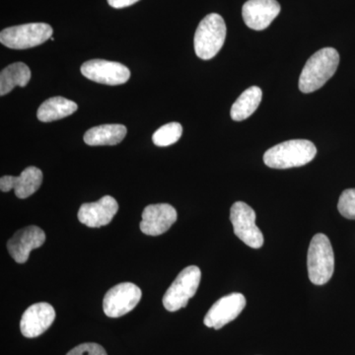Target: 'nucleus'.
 Here are the masks:
<instances>
[{
	"instance_id": "obj_1",
	"label": "nucleus",
	"mask_w": 355,
	"mask_h": 355,
	"mask_svg": "<svg viewBox=\"0 0 355 355\" xmlns=\"http://www.w3.org/2000/svg\"><path fill=\"white\" fill-rule=\"evenodd\" d=\"M340 55L333 48H324L315 53L306 62L299 78L301 92L312 93L328 83L338 69Z\"/></svg>"
},
{
	"instance_id": "obj_2",
	"label": "nucleus",
	"mask_w": 355,
	"mask_h": 355,
	"mask_svg": "<svg viewBox=\"0 0 355 355\" xmlns=\"http://www.w3.org/2000/svg\"><path fill=\"white\" fill-rule=\"evenodd\" d=\"M316 154V146L309 140H288L268 149L263 155V162L273 169H289L308 164Z\"/></svg>"
},
{
	"instance_id": "obj_3",
	"label": "nucleus",
	"mask_w": 355,
	"mask_h": 355,
	"mask_svg": "<svg viewBox=\"0 0 355 355\" xmlns=\"http://www.w3.org/2000/svg\"><path fill=\"white\" fill-rule=\"evenodd\" d=\"M308 275L315 286H324L335 270V254L330 240L324 234H316L311 240L307 256Z\"/></svg>"
},
{
	"instance_id": "obj_4",
	"label": "nucleus",
	"mask_w": 355,
	"mask_h": 355,
	"mask_svg": "<svg viewBox=\"0 0 355 355\" xmlns=\"http://www.w3.org/2000/svg\"><path fill=\"white\" fill-rule=\"evenodd\" d=\"M226 24L219 14L210 13L198 26L195 34V51L203 60L216 57L226 39Z\"/></svg>"
},
{
	"instance_id": "obj_5",
	"label": "nucleus",
	"mask_w": 355,
	"mask_h": 355,
	"mask_svg": "<svg viewBox=\"0 0 355 355\" xmlns=\"http://www.w3.org/2000/svg\"><path fill=\"white\" fill-rule=\"evenodd\" d=\"M202 279V272L196 266L184 268L178 275L163 297V305L170 312H176L188 305L189 300L197 293Z\"/></svg>"
},
{
	"instance_id": "obj_6",
	"label": "nucleus",
	"mask_w": 355,
	"mask_h": 355,
	"mask_svg": "<svg viewBox=\"0 0 355 355\" xmlns=\"http://www.w3.org/2000/svg\"><path fill=\"white\" fill-rule=\"evenodd\" d=\"M53 33V28L46 23H30L2 30L0 42L13 50H26L44 44L51 38Z\"/></svg>"
},
{
	"instance_id": "obj_7",
	"label": "nucleus",
	"mask_w": 355,
	"mask_h": 355,
	"mask_svg": "<svg viewBox=\"0 0 355 355\" xmlns=\"http://www.w3.org/2000/svg\"><path fill=\"white\" fill-rule=\"evenodd\" d=\"M230 220L235 235L247 246L260 249L263 245V235L256 225V212L243 202H235L231 207Z\"/></svg>"
},
{
	"instance_id": "obj_8",
	"label": "nucleus",
	"mask_w": 355,
	"mask_h": 355,
	"mask_svg": "<svg viewBox=\"0 0 355 355\" xmlns=\"http://www.w3.org/2000/svg\"><path fill=\"white\" fill-rule=\"evenodd\" d=\"M141 296V289L132 282L116 284L105 295L103 309L110 318L125 316L137 307Z\"/></svg>"
},
{
	"instance_id": "obj_9",
	"label": "nucleus",
	"mask_w": 355,
	"mask_h": 355,
	"mask_svg": "<svg viewBox=\"0 0 355 355\" xmlns=\"http://www.w3.org/2000/svg\"><path fill=\"white\" fill-rule=\"evenodd\" d=\"M81 73L89 80L105 85H121L130 78V70L120 62L91 60L84 62Z\"/></svg>"
},
{
	"instance_id": "obj_10",
	"label": "nucleus",
	"mask_w": 355,
	"mask_h": 355,
	"mask_svg": "<svg viewBox=\"0 0 355 355\" xmlns=\"http://www.w3.org/2000/svg\"><path fill=\"white\" fill-rule=\"evenodd\" d=\"M246 306V298L241 293H231L217 300L205 315L203 323L216 330L234 321Z\"/></svg>"
},
{
	"instance_id": "obj_11",
	"label": "nucleus",
	"mask_w": 355,
	"mask_h": 355,
	"mask_svg": "<svg viewBox=\"0 0 355 355\" xmlns=\"http://www.w3.org/2000/svg\"><path fill=\"white\" fill-rule=\"evenodd\" d=\"M177 210L168 203L148 205L142 212L140 230L148 236L164 234L177 221Z\"/></svg>"
},
{
	"instance_id": "obj_12",
	"label": "nucleus",
	"mask_w": 355,
	"mask_h": 355,
	"mask_svg": "<svg viewBox=\"0 0 355 355\" xmlns=\"http://www.w3.org/2000/svg\"><path fill=\"white\" fill-rule=\"evenodd\" d=\"M280 10L277 0H249L243 6L242 16L250 29L263 31L272 24Z\"/></svg>"
},
{
	"instance_id": "obj_13",
	"label": "nucleus",
	"mask_w": 355,
	"mask_h": 355,
	"mask_svg": "<svg viewBox=\"0 0 355 355\" xmlns=\"http://www.w3.org/2000/svg\"><path fill=\"white\" fill-rule=\"evenodd\" d=\"M46 241V234L43 229L38 226H28L20 229L7 242V250L14 261L24 263L29 259L33 250L43 246Z\"/></svg>"
},
{
	"instance_id": "obj_14",
	"label": "nucleus",
	"mask_w": 355,
	"mask_h": 355,
	"mask_svg": "<svg viewBox=\"0 0 355 355\" xmlns=\"http://www.w3.org/2000/svg\"><path fill=\"white\" fill-rule=\"evenodd\" d=\"M119 210L118 202L111 196H105L98 202L83 203L78 210V220L90 228L108 225Z\"/></svg>"
},
{
	"instance_id": "obj_15",
	"label": "nucleus",
	"mask_w": 355,
	"mask_h": 355,
	"mask_svg": "<svg viewBox=\"0 0 355 355\" xmlns=\"http://www.w3.org/2000/svg\"><path fill=\"white\" fill-rule=\"evenodd\" d=\"M55 319V311L46 302L36 303L30 306L23 314L20 322L22 335L28 338H37L53 324Z\"/></svg>"
},
{
	"instance_id": "obj_16",
	"label": "nucleus",
	"mask_w": 355,
	"mask_h": 355,
	"mask_svg": "<svg viewBox=\"0 0 355 355\" xmlns=\"http://www.w3.org/2000/svg\"><path fill=\"white\" fill-rule=\"evenodd\" d=\"M42 183H43V172L39 168L31 166L26 168L19 177H1L0 190L4 193L14 190L16 197L27 198L39 190Z\"/></svg>"
},
{
	"instance_id": "obj_17",
	"label": "nucleus",
	"mask_w": 355,
	"mask_h": 355,
	"mask_svg": "<svg viewBox=\"0 0 355 355\" xmlns=\"http://www.w3.org/2000/svg\"><path fill=\"white\" fill-rule=\"evenodd\" d=\"M127 128L123 125H102L90 128L84 135V141L91 146H116L127 135Z\"/></svg>"
},
{
	"instance_id": "obj_18",
	"label": "nucleus",
	"mask_w": 355,
	"mask_h": 355,
	"mask_svg": "<svg viewBox=\"0 0 355 355\" xmlns=\"http://www.w3.org/2000/svg\"><path fill=\"white\" fill-rule=\"evenodd\" d=\"M78 106L76 102L67 99L64 97H53L46 100L43 104L40 106L37 116L39 121L44 123H50L62 120L67 118L73 113H76Z\"/></svg>"
},
{
	"instance_id": "obj_19",
	"label": "nucleus",
	"mask_w": 355,
	"mask_h": 355,
	"mask_svg": "<svg viewBox=\"0 0 355 355\" xmlns=\"http://www.w3.org/2000/svg\"><path fill=\"white\" fill-rule=\"evenodd\" d=\"M31 79V70L23 62H15L1 70L0 95L8 94L16 86L25 87Z\"/></svg>"
},
{
	"instance_id": "obj_20",
	"label": "nucleus",
	"mask_w": 355,
	"mask_h": 355,
	"mask_svg": "<svg viewBox=\"0 0 355 355\" xmlns=\"http://www.w3.org/2000/svg\"><path fill=\"white\" fill-rule=\"evenodd\" d=\"M263 92L258 86L248 88L239 96L231 108V118L236 121H241L251 116L260 106Z\"/></svg>"
},
{
	"instance_id": "obj_21",
	"label": "nucleus",
	"mask_w": 355,
	"mask_h": 355,
	"mask_svg": "<svg viewBox=\"0 0 355 355\" xmlns=\"http://www.w3.org/2000/svg\"><path fill=\"white\" fill-rule=\"evenodd\" d=\"M182 133L183 128L179 123H169L153 133V140L156 146H169L181 139Z\"/></svg>"
},
{
	"instance_id": "obj_22",
	"label": "nucleus",
	"mask_w": 355,
	"mask_h": 355,
	"mask_svg": "<svg viewBox=\"0 0 355 355\" xmlns=\"http://www.w3.org/2000/svg\"><path fill=\"white\" fill-rule=\"evenodd\" d=\"M338 209L345 218L355 220V189L343 191L338 200Z\"/></svg>"
},
{
	"instance_id": "obj_23",
	"label": "nucleus",
	"mask_w": 355,
	"mask_h": 355,
	"mask_svg": "<svg viewBox=\"0 0 355 355\" xmlns=\"http://www.w3.org/2000/svg\"><path fill=\"white\" fill-rule=\"evenodd\" d=\"M67 355H108L102 345L94 343H86L77 345Z\"/></svg>"
},
{
	"instance_id": "obj_24",
	"label": "nucleus",
	"mask_w": 355,
	"mask_h": 355,
	"mask_svg": "<svg viewBox=\"0 0 355 355\" xmlns=\"http://www.w3.org/2000/svg\"><path fill=\"white\" fill-rule=\"evenodd\" d=\"M139 1V0H108V3L114 8L120 9L133 6Z\"/></svg>"
}]
</instances>
